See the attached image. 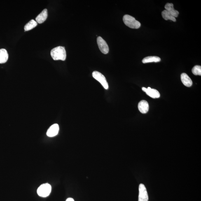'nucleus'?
<instances>
[{
  "label": "nucleus",
  "mask_w": 201,
  "mask_h": 201,
  "mask_svg": "<svg viewBox=\"0 0 201 201\" xmlns=\"http://www.w3.org/2000/svg\"><path fill=\"white\" fill-rule=\"evenodd\" d=\"M97 43L101 52L103 54H107L109 52V49L106 41L101 37H99L97 38Z\"/></svg>",
  "instance_id": "5"
},
{
  "label": "nucleus",
  "mask_w": 201,
  "mask_h": 201,
  "mask_svg": "<svg viewBox=\"0 0 201 201\" xmlns=\"http://www.w3.org/2000/svg\"><path fill=\"white\" fill-rule=\"evenodd\" d=\"M52 190V187L48 183L43 184L38 188L37 193L39 196L46 197L50 195Z\"/></svg>",
  "instance_id": "3"
},
{
  "label": "nucleus",
  "mask_w": 201,
  "mask_h": 201,
  "mask_svg": "<svg viewBox=\"0 0 201 201\" xmlns=\"http://www.w3.org/2000/svg\"><path fill=\"white\" fill-rule=\"evenodd\" d=\"M8 54L7 51L5 49H0V64H4L7 61Z\"/></svg>",
  "instance_id": "13"
},
{
  "label": "nucleus",
  "mask_w": 201,
  "mask_h": 201,
  "mask_svg": "<svg viewBox=\"0 0 201 201\" xmlns=\"http://www.w3.org/2000/svg\"><path fill=\"white\" fill-rule=\"evenodd\" d=\"M138 108L140 112L145 114L148 112L149 110V105L147 101L143 100L139 103Z\"/></svg>",
  "instance_id": "9"
},
{
  "label": "nucleus",
  "mask_w": 201,
  "mask_h": 201,
  "mask_svg": "<svg viewBox=\"0 0 201 201\" xmlns=\"http://www.w3.org/2000/svg\"><path fill=\"white\" fill-rule=\"evenodd\" d=\"M142 90L145 92L147 95L153 99L159 98L160 97V94L159 92L155 89H152L150 87L148 88L143 87Z\"/></svg>",
  "instance_id": "7"
},
{
  "label": "nucleus",
  "mask_w": 201,
  "mask_h": 201,
  "mask_svg": "<svg viewBox=\"0 0 201 201\" xmlns=\"http://www.w3.org/2000/svg\"><path fill=\"white\" fill-rule=\"evenodd\" d=\"M162 15L163 18L165 20H170L174 22H176V20L175 17L169 13L167 10H164L162 12Z\"/></svg>",
  "instance_id": "15"
},
{
  "label": "nucleus",
  "mask_w": 201,
  "mask_h": 201,
  "mask_svg": "<svg viewBox=\"0 0 201 201\" xmlns=\"http://www.w3.org/2000/svg\"><path fill=\"white\" fill-rule=\"evenodd\" d=\"M165 10H167L169 13L171 14L174 17H177L179 15V12L174 9V5L171 3H167L165 6Z\"/></svg>",
  "instance_id": "12"
},
{
  "label": "nucleus",
  "mask_w": 201,
  "mask_h": 201,
  "mask_svg": "<svg viewBox=\"0 0 201 201\" xmlns=\"http://www.w3.org/2000/svg\"><path fill=\"white\" fill-rule=\"evenodd\" d=\"M51 55L54 60L64 61L66 57V51L64 47L58 46L52 49Z\"/></svg>",
  "instance_id": "1"
},
{
  "label": "nucleus",
  "mask_w": 201,
  "mask_h": 201,
  "mask_svg": "<svg viewBox=\"0 0 201 201\" xmlns=\"http://www.w3.org/2000/svg\"><path fill=\"white\" fill-rule=\"evenodd\" d=\"M148 195L146 187L142 184L139 185L138 201H148Z\"/></svg>",
  "instance_id": "6"
},
{
  "label": "nucleus",
  "mask_w": 201,
  "mask_h": 201,
  "mask_svg": "<svg viewBox=\"0 0 201 201\" xmlns=\"http://www.w3.org/2000/svg\"><path fill=\"white\" fill-rule=\"evenodd\" d=\"M59 130L58 124H55L51 126L47 132V135L48 137H53L58 134Z\"/></svg>",
  "instance_id": "8"
},
{
  "label": "nucleus",
  "mask_w": 201,
  "mask_h": 201,
  "mask_svg": "<svg viewBox=\"0 0 201 201\" xmlns=\"http://www.w3.org/2000/svg\"><path fill=\"white\" fill-rule=\"evenodd\" d=\"M181 79L183 84L187 87H191L193 84V82L191 78L186 73H182Z\"/></svg>",
  "instance_id": "11"
},
{
  "label": "nucleus",
  "mask_w": 201,
  "mask_h": 201,
  "mask_svg": "<svg viewBox=\"0 0 201 201\" xmlns=\"http://www.w3.org/2000/svg\"><path fill=\"white\" fill-rule=\"evenodd\" d=\"M66 201H75L74 199L72 198H68L67 200H66Z\"/></svg>",
  "instance_id": "18"
},
{
  "label": "nucleus",
  "mask_w": 201,
  "mask_h": 201,
  "mask_svg": "<svg viewBox=\"0 0 201 201\" xmlns=\"http://www.w3.org/2000/svg\"><path fill=\"white\" fill-rule=\"evenodd\" d=\"M161 60L160 57L157 56H148L145 57L142 60V62L143 64H146L148 63L158 62Z\"/></svg>",
  "instance_id": "14"
},
{
  "label": "nucleus",
  "mask_w": 201,
  "mask_h": 201,
  "mask_svg": "<svg viewBox=\"0 0 201 201\" xmlns=\"http://www.w3.org/2000/svg\"><path fill=\"white\" fill-rule=\"evenodd\" d=\"M123 21L126 25L131 29H138L141 26V23L130 15H124L123 17Z\"/></svg>",
  "instance_id": "2"
},
{
  "label": "nucleus",
  "mask_w": 201,
  "mask_h": 201,
  "mask_svg": "<svg viewBox=\"0 0 201 201\" xmlns=\"http://www.w3.org/2000/svg\"><path fill=\"white\" fill-rule=\"evenodd\" d=\"M92 76L95 79L98 81L106 90L108 88V83L106 81L105 77L102 73L97 71H94L92 73Z\"/></svg>",
  "instance_id": "4"
},
{
  "label": "nucleus",
  "mask_w": 201,
  "mask_h": 201,
  "mask_svg": "<svg viewBox=\"0 0 201 201\" xmlns=\"http://www.w3.org/2000/svg\"><path fill=\"white\" fill-rule=\"evenodd\" d=\"M48 16V10L45 9L36 18V21L39 24L43 23L46 20Z\"/></svg>",
  "instance_id": "10"
},
{
  "label": "nucleus",
  "mask_w": 201,
  "mask_h": 201,
  "mask_svg": "<svg viewBox=\"0 0 201 201\" xmlns=\"http://www.w3.org/2000/svg\"><path fill=\"white\" fill-rule=\"evenodd\" d=\"M192 72L195 75H201V66L199 65H196L193 68Z\"/></svg>",
  "instance_id": "17"
},
{
  "label": "nucleus",
  "mask_w": 201,
  "mask_h": 201,
  "mask_svg": "<svg viewBox=\"0 0 201 201\" xmlns=\"http://www.w3.org/2000/svg\"><path fill=\"white\" fill-rule=\"evenodd\" d=\"M37 25V22L34 20H32L26 24L24 27V30L28 31L31 30Z\"/></svg>",
  "instance_id": "16"
}]
</instances>
